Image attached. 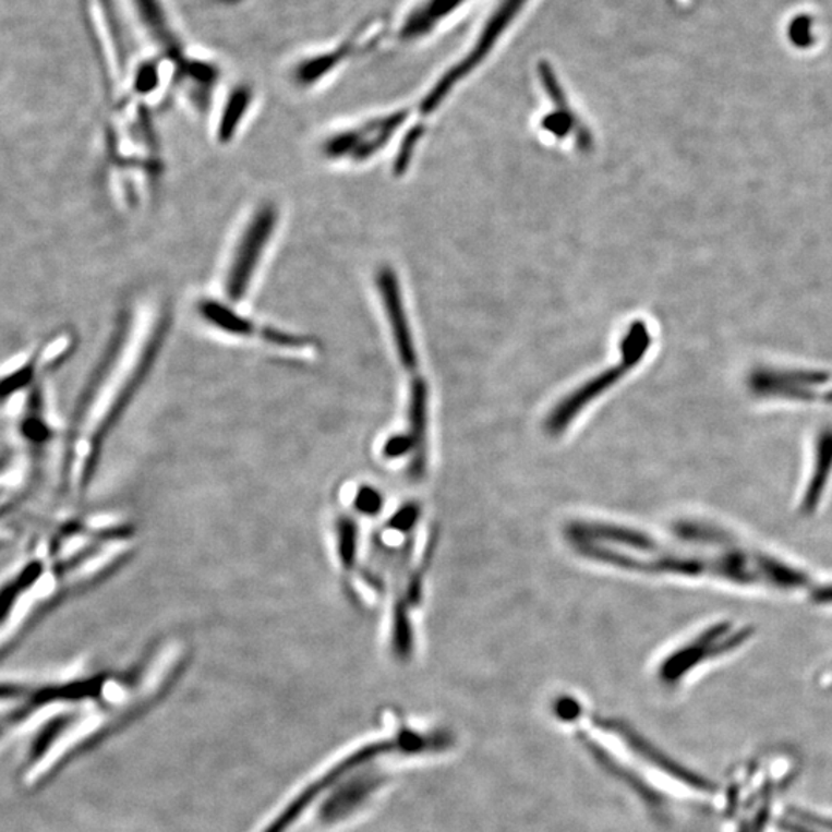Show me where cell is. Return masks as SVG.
I'll use <instances>...</instances> for the list:
<instances>
[{
  "mask_svg": "<svg viewBox=\"0 0 832 832\" xmlns=\"http://www.w3.org/2000/svg\"><path fill=\"white\" fill-rule=\"evenodd\" d=\"M756 634V626L751 623L720 618L663 660L659 666L660 682L666 686H677L704 664L720 662L744 651L752 643Z\"/></svg>",
  "mask_w": 832,
  "mask_h": 832,
  "instance_id": "6da1fadb",
  "label": "cell"
},
{
  "mask_svg": "<svg viewBox=\"0 0 832 832\" xmlns=\"http://www.w3.org/2000/svg\"><path fill=\"white\" fill-rule=\"evenodd\" d=\"M649 346H651V337H649L647 326L643 323L632 324L628 335L622 341L620 363L600 373L595 378L589 379L588 383L558 402L547 418L546 431L551 435L563 434L586 406L591 405L593 399L620 382L626 373L632 371L643 360Z\"/></svg>",
  "mask_w": 832,
  "mask_h": 832,
  "instance_id": "7a4b0ae2",
  "label": "cell"
},
{
  "mask_svg": "<svg viewBox=\"0 0 832 832\" xmlns=\"http://www.w3.org/2000/svg\"><path fill=\"white\" fill-rule=\"evenodd\" d=\"M528 2L529 0H499L494 13L489 16V21L477 36L472 48L460 62L455 63L449 71L443 74L442 80L436 82L435 87L421 103L420 113L423 118L434 113L436 108L442 106L443 100L450 95L451 89L486 61L492 51L495 50L496 45L502 43L503 37L506 36L507 29L513 27L514 22L520 16Z\"/></svg>",
  "mask_w": 832,
  "mask_h": 832,
  "instance_id": "3957f363",
  "label": "cell"
},
{
  "mask_svg": "<svg viewBox=\"0 0 832 832\" xmlns=\"http://www.w3.org/2000/svg\"><path fill=\"white\" fill-rule=\"evenodd\" d=\"M278 221L279 213L275 205L267 204L257 208L245 224L224 278V292L230 302L244 300L249 293L264 253L274 240Z\"/></svg>",
  "mask_w": 832,
  "mask_h": 832,
  "instance_id": "277c9868",
  "label": "cell"
},
{
  "mask_svg": "<svg viewBox=\"0 0 832 832\" xmlns=\"http://www.w3.org/2000/svg\"><path fill=\"white\" fill-rule=\"evenodd\" d=\"M409 111L401 110L395 113L372 119L353 129L341 130L331 134L323 145L324 156L328 159H350L354 162H364L382 150L397 133L399 126L408 121Z\"/></svg>",
  "mask_w": 832,
  "mask_h": 832,
  "instance_id": "5b68a950",
  "label": "cell"
},
{
  "mask_svg": "<svg viewBox=\"0 0 832 832\" xmlns=\"http://www.w3.org/2000/svg\"><path fill=\"white\" fill-rule=\"evenodd\" d=\"M832 489V425L817 429L809 439L796 514L801 520L819 515Z\"/></svg>",
  "mask_w": 832,
  "mask_h": 832,
  "instance_id": "8992f818",
  "label": "cell"
},
{
  "mask_svg": "<svg viewBox=\"0 0 832 832\" xmlns=\"http://www.w3.org/2000/svg\"><path fill=\"white\" fill-rule=\"evenodd\" d=\"M379 294L387 319L391 328L395 347L402 367L410 373L418 372V357L415 342H413L412 331H410L408 316H406L405 304H402V294L399 290L397 275L391 268L383 267L376 276Z\"/></svg>",
  "mask_w": 832,
  "mask_h": 832,
  "instance_id": "52a82bcc",
  "label": "cell"
},
{
  "mask_svg": "<svg viewBox=\"0 0 832 832\" xmlns=\"http://www.w3.org/2000/svg\"><path fill=\"white\" fill-rule=\"evenodd\" d=\"M469 2L470 0H420L399 24V43L412 44L434 35L436 29L450 21Z\"/></svg>",
  "mask_w": 832,
  "mask_h": 832,
  "instance_id": "ba28073f",
  "label": "cell"
},
{
  "mask_svg": "<svg viewBox=\"0 0 832 832\" xmlns=\"http://www.w3.org/2000/svg\"><path fill=\"white\" fill-rule=\"evenodd\" d=\"M197 313L208 326L229 337L252 338L256 334L255 324L227 302L201 300L197 304Z\"/></svg>",
  "mask_w": 832,
  "mask_h": 832,
  "instance_id": "9c48e42d",
  "label": "cell"
},
{
  "mask_svg": "<svg viewBox=\"0 0 832 832\" xmlns=\"http://www.w3.org/2000/svg\"><path fill=\"white\" fill-rule=\"evenodd\" d=\"M252 99V89L248 87H238L230 93L218 124V141L221 144H230V141L233 140L249 113Z\"/></svg>",
  "mask_w": 832,
  "mask_h": 832,
  "instance_id": "30bf717a",
  "label": "cell"
},
{
  "mask_svg": "<svg viewBox=\"0 0 832 832\" xmlns=\"http://www.w3.org/2000/svg\"><path fill=\"white\" fill-rule=\"evenodd\" d=\"M133 3L148 33L164 47H173L177 43H174L173 33L170 32L169 22L166 21V14L160 9L158 0H133Z\"/></svg>",
  "mask_w": 832,
  "mask_h": 832,
  "instance_id": "8fae6325",
  "label": "cell"
},
{
  "mask_svg": "<svg viewBox=\"0 0 832 832\" xmlns=\"http://www.w3.org/2000/svg\"><path fill=\"white\" fill-rule=\"evenodd\" d=\"M421 136H423V126L421 125L415 126L412 132L406 134L405 141H402L401 147H399L397 160H395V173L402 174L409 169L410 160L413 158V153H415Z\"/></svg>",
  "mask_w": 832,
  "mask_h": 832,
  "instance_id": "7c38bea8",
  "label": "cell"
},
{
  "mask_svg": "<svg viewBox=\"0 0 832 832\" xmlns=\"http://www.w3.org/2000/svg\"><path fill=\"white\" fill-rule=\"evenodd\" d=\"M788 816L798 820V822H804L809 824V827L816 828V830L822 832H832L831 817L816 815V812L811 811H804V809H789Z\"/></svg>",
  "mask_w": 832,
  "mask_h": 832,
  "instance_id": "4fadbf2b",
  "label": "cell"
},
{
  "mask_svg": "<svg viewBox=\"0 0 832 832\" xmlns=\"http://www.w3.org/2000/svg\"><path fill=\"white\" fill-rule=\"evenodd\" d=\"M413 449V439L409 434L395 435L390 439H387L386 446H384V455L387 458L405 457Z\"/></svg>",
  "mask_w": 832,
  "mask_h": 832,
  "instance_id": "5bb4252c",
  "label": "cell"
},
{
  "mask_svg": "<svg viewBox=\"0 0 832 832\" xmlns=\"http://www.w3.org/2000/svg\"><path fill=\"white\" fill-rule=\"evenodd\" d=\"M418 517H420V507L417 505H408L405 509L399 510V513L395 515L390 526L391 528L398 529V531H409V529H412L413 524H415Z\"/></svg>",
  "mask_w": 832,
  "mask_h": 832,
  "instance_id": "9a60e30c",
  "label": "cell"
},
{
  "mask_svg": "<svg viewBox=\"0 0 832 832\" xmlns=\"http://www.w3.org/2000/svg\"><path fill=\"white\" fill-rule=\"evenodd\" d=\"M358 507L363 510L364 514H378L382 509L383 498L378 492L373 491L371 487H365L358 495Z\"/></svg>",
  "mask_w": 832,
  "mask_h": 832,
  "instance_id": "2e32d148",
  "label": "cell"
},
{
  "mask_svg": "<svg viewBox=\"0 0 832 832\" xmlns=\"http://www.w3.org/2000/svg\"><path fill=\"white\" fill-rule=\"evenodd\" d=\"M822 678L824 683L832 686V662L828 664L827 670H824V673L822 674Z\"/></svg>",
  "mask_w": 832,
  "mask_h": 832,
  "instance_id": "e0dca14e",
  "label": "cell"
}]
</instances>
